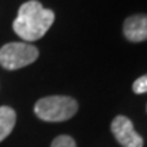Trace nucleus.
Masks as SVG:
<instances>
[{
	"instance_id": "nucleus-6",
	"label": "nucleus",
	"mask_w": 147,
	"mask_h": 147,
	"mask_svg": "<svg viewBox=\"0 0 147 147\" xmlns=\"http://www.w3.org/2000/svg\"><path fill=\"white\" fill-rule=\"evenodd\" d=\"M16 123L15 110L10 106H0V142L10 135Z\"/></svg>"
},
{
	"instance_id": "nucleus-5",
	"label": "nucleus",
	"mask_w": 147,
	"mask_h": 147,
	"mask_svg": "<svg viewBox=\"0 0 147 147\" xmlns=\"http://www.w3.org/2000/svg\"><path fill=\"white\" fill-rule=\"evenodd\" d=\"M123 33L128 41L142 42L147 40V15L146 14H136L128 16L124 25Z\"/></svg>"
},
{
	"instance_id": "nucleus-4",
	"label": "nucleus",
	"mask_w": 147,
	"mask_h": 147,
	"mask_svg": "<svg viewBox=\"0 0 147 147\" xmlns=\"http://www.w3.org/2000/svg\"><path fill=\"white\" fill-rule=\"evenodd\" d=\"M110 129L123 147H143V138L135 131L132 121L125 116H116Z\"/></svg>"
},
{
	"instance_id": "nucleus-1",
	"label": "nucleus",
	"mask_w": 147,
	"mask_h": 147,
	"mask_svg": "<svg viewBox=\"0 0 147 147\" xmlns=\"http://www.w3.org/2000/svg\"><path fill=\"white\" fill-rule=\"evenodd\" d=\"M55 22V12L48 10L37 0H29L19 7L12 22V29L18 37L26 41H37L45 36Z\"/></svg>"
},
{
	"instance_id": "nucleus-8",
	"label": "nucleus",
	"mask_w": 147,
	"mask_h": 147,
	"mask_svg": "<svg viewBox=\"0 0 147 147\" xmlns=\"http://www.w3.org/2000/svg\"><path fill=\"white\" fill-rule=\"evenodd\" d=\"M132 90L136 94H146L147 93V74L143 75L140 78H138L134 84H132Z\"/></svg>"
},
{
	"instance_id": "nucleus-7",
	"label": "nucleus",
	"mask_w": 147,
	"mask_h": 147,
	"mask_svg": "<svg viewBox=\"0 0 147 147\" xmlns=\"http://www.w3.org/2000/svg\"><path fill=\"white\" fill-rule=\"evenodd\" d=\"M51 147H76V143L68 135H60V136L55 138Z\"/></svg>"
},
{
	"instance_id": "nucleus-2",
	"label": "nucleus",
	"mask_w": 147,
	"mask_h": 147,
	"mask_svg": "<svg viewBox=\"0 0 147 147\" xmlns=\"http://www.w3.org/2000/svg\"><path fill=\"white\" fill-rule=\"evenodd\" d=\"M78 112V102L67 95H51L38 100L34 105V113L41 120L59 123L69 120Z\"/></svg>"
},
{
	"instance_id": "nucleus-3",
	"label": "nucleus",
	"mask_w": 147,
	"mask_h": 147,
	"mask_svg": "<svg viewBox=\"0 0 147 147\" xmlns=\"http://www.w3.org/2000/svg\"><path fill=\"white\" fill-rule=\"evenodd\" d=\"M37 57V47L27 42H8L0 49V65L10 71L23 68L34 63Z\"/></svg>"
}]
</instances>
